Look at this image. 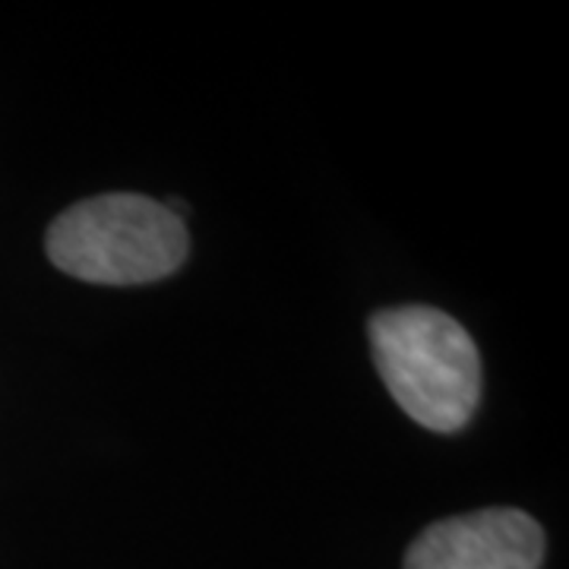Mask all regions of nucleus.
Wrapping results in <instances>:
<instances>
[{
  "label": "nucleus",
  "instance_id": "1",
  "mask_svg": "<svg viewBox=\"0 0 569 569\" xmlns=\"http://www.w3.org/2000/svg\"><path fill=\"white\" fill-rule=\"evenodd\" d=\"M373 361L392 399L411 421L437 433H456L481 399L478 348L437 307H389L370 317Z\"/></svg>",
  "mask_w": 569,
  "mask_h": 569
},
{
  "label": "nucleus",
  "instance_id": "3",
  "mask_svg": "<svg viewBox=\"0 0 569 569\" xmlns=\"http://www.w3.org/2000/svg\"><path fill=\"white\" fill-rule=\"evenodd\" d=\"M545 531L522 509H481L425 529L406 553V569H538Z\"/></svg>",
  "mask_w": 569,
  "mask_h": 569
},
{
  "label": "nucleus",
  "instance_id": "2",
  "mask_svg": "<svg viewBox=\"0 0 569 569\" xmlns=\"http://www.w3.org/2000/svg\"><path fill=\"white\" fill-rule=\"evenodd\" d=\"M44 247L51 263L80 282L146 284L181 269L187 228L149 197L104 193L61 212Z\"/></svg>",
  "mask_w": 569,
  "mask_h": 569
}]
</instances>
